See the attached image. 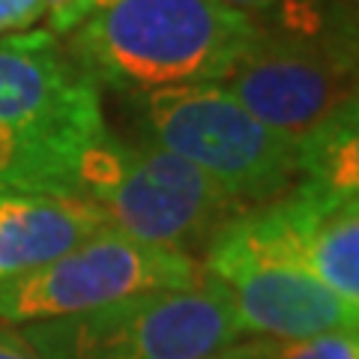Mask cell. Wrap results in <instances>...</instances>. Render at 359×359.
I'll return each instance as SVG.
<instances>
[{
  "mask_svg": "<svg viewBox=\"0 0 359 359\" xmlns=\"http://www.w3.org/2000/svg\"><path fill=\"white\" fill-rule=\"evenodd\" d=\"M257 30L222 0H111L72 30L66 54L96 87L135 99L222 84Z\"/></svg>",
  "mask_w": 359,
  "mask_h": 359,
  "instance_id": "obj_1",
  "label": "cell"
},
{
  "mask_svg": "<svg viewBox=\"0 0 359 359\" xmlns=\"http://www.w3.org/2000/svg\"><path fill=\"white\" fill-rule=\"evenodd\" d=\"M99 87L51 30L0 39V198L72 195L102 138Z\"/></svg>",
  "mask_w": 359,
  "mask_h": 359,
  "instance_id": "obj_2",
  "label": "cell"
},
{
  "mask_svg": "<svg viewBox=\"0 0 359 359\" xmlns=\"http://www.w3.org/2000/svg\"><path fill=\"white\" fill-rule=\"evenodd\" d=\"M78 198L96 204L132 240L198 255L245 210L195 165L156 144L105 132L87 153Z\"/></svg>",
  "mask_w": 359,
  "mask_h": 359,
  "instance_id": "obj_3",
  "label": "cell"
},
{
  "mask_svg": "<svg viewBox=\"0 0 359 359\" xmlns=\"http://www.w3.org/2000/svg\"><path fill=\"white\" fill-rule=\"evenodd\" d=\"M129 108L144 141L195 165L245 210L299 180L297 141L252 117L219 84L135 96Z\"/></svg>",
  "mask_w": 359,
  "mask_h": 359,
  "instance_id": "obj_4",
  "label": "cell"
},
{
  "mask_svg": "<svg viewBox=\"0 0 359 359\" xmlns=\"http://www.w3.org/2000/svg\"><path fill=\"white\" fill-rule=\"evenodd\" d=\"M18 332L39 359H212L243 339L228 294L207 276Z\"/></svg>",
  "mask_w": 359,
  "mask_h": 359,
  "instance_id": "obj_5",
  "label": "cell"
},
{
  "mask_svg": "<svg viewBox=\"0 0 359 359\" xmlns=\"http://www.w3.org/2000/svg\"><path fill=\"white\" fill-rule=\"evenodd\" d=\"M204 276L231 299L243 335L255 339H306L356 330L359 309L318 282L314 273L243 210L216 233L204 252Z\"/></svg>",
  "mask_w": 359,
  "mask_h": 359,
  "instance_id": "obj_6",
  "label": "cell"
},
{
  "mask_svg": "<svg viewBox=\"0 0 359 359\" xmlns=\"http://www.w3.org/2000/svg\"><path fill=\"white\" fill-rule=\"evenodd\" d=\"M201 278L198 257L108 228L57 261L0 282V323L27 327L72 318L153 290L195 287Z\"/></svg>",
  "mask_w": 359,
  "mask_h": 359,
  "instance_id": "obj_7",
  "label": "cell"
},
{
  "mask_svg": "<svg viewBox=\"0 0 359 359\" xmlns=\"http://www.w3.org/2000/svg\"><path fill=\"white\" fill-rule=\"evenodd\" d=\"M353 60L323 42L261 27L219 87L269 129L299 141L356 96Z\"/></svg>",
  "mask_w": 359,
  "mask_h": 359,
  "instance_id": "obj_8",
  "label": "cell"
},
{
  "mask_svg": "<svg viewBox=\"0 0 359 359\" xmlns=\"http://www.w3.org/2000/svg\"><path fill=\"white\" fill-rule=\"evenodd\" d=\"M257 224L306 264L347 306L359 309V195H339L309 180L249 207Z\"/></svg>",
  "mask_w": 359,
  "mask_h": 359,
  "instance_id": "obj_9",
  "label": "cell"
},
{
  "mask_svg": "<svg viewBox=\"0 0 359 359\" xmlns=\"http://www.w3.org/2000/svg\"><path fill=\"white\" fill-rule=\"evenodd\" d=\"M111 228L96 204L72 195L0 198V282L57 261Z\"/></svg>",
  "mask_w": 359,
  "mask_h": 359,
  "instance_id": "obj_10",
  "label": "cell"
},
{
  "mask_svg": "<svg viewBox=\"0 0 359 359\" xmlns=\"http://www.w3.org/2000/svg\"><path fill=\"white\" fill-rule=\"evenodd\" d=\"M299 180L332 189L339 195H359V114L356 96L339 105L327 120L297 141Z\"/></svg>",
  "mask_w": 359,
  "mask_h": 359,
  "instance_id": "obj_11",
  "label": "cell"
},
{
  "mask_svg": "<svg viewBox=\"0 0 359 359\" xmlns=\"http://www.w3.org/2000/svg\"><path fill=\"white\" fill-rule=\"evenodd\" d=\"M261 359H359V332L332 330L306 339H257Z\"/></svg>",
  "mask_w": 359,
  "mask_h": 359,
  "instance_id": "obj_12",
  "label": "cell"
},
{
  "mask_svg": "<svg viewBox=\"0 0 359 359\" xmlns=\"http://www.w3.org/2000/svg\"><path fill=\"white\" fill-rule=\"evenodd\" d=\"M111 0H45V18L54 36L72 33L78 25H84L90 15L105 9Z\"/></svg>",
  "mask_w": 359,
  "mask_h": 359,
  "instance_id": "obj_13",
  "label": "cell"
},
{
  "mask_svg": "<svg viewBox=\"0 0 359 359\" xmlns=\"http://www.w3.org/2000/svg\"><path fill=\"white\" fill-rule=\"evenodd\" d=\"M45 18V0H0V39L25 33Z\"/></svg>",
  "mask_w": 359,
  "mask_h": 359,
  "instance_id": "obj_14",
  "label": "cell"
},
{
  "mask_svg": "<svg viewBox=\"0 0 359 359\" xmlns=\"http://www.w3.org/2000/svg\"><path fill=\"white\" fill-rule=\"evenodd\" d=\"M0 359H39V356L18 330H13L9 323H0Z\"/></svg>",
  "mask_w": 359,
  "mask_h": 359,
  "instance_id": "obj_15",
  "label": "cell"
},
{
  "mask_svg": "<svg viewBox=\"0 0 359 359\" xmlns=\"http://www.w3.org/2000/svg\"><path fill=\"white\" fill-rule=\"evenodd\" d=\"M222 4L240 9V13H245L249 18H261V15L273 13V9H278V6L294 4V0H222Z\"/></svg>",
  "mask_w": 359,
  "mask_h": 359,
  "instance_id": "obj_16",
  "label": "cell"
},
{
  "mask_svg": "<svg viewBox=\"0 0 359 359\" xmlns=\"http://www.w3.org/2000/svg\"><path fill=\"white\" fill-rule=\"evenodd\" d=\"M212 359H261V351H257V339H252V341H237L233 347L222 351L219 356H212Z\"/></svg>",
  "mask_w": 359,
  "mask_h": 359,
  "instance_id": "obj_17",
  "label": "cell"
}]
</instances>
